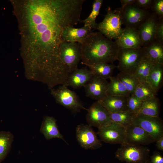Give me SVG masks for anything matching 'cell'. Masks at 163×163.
I'll return each instance as SVG.
<instances>
[{"label":"cell","instance_id":"obj_1","mask_svg":"<svg viewBox=\"0 0 163 163\" xmlns=\"http://www.w3.org/2000/svg\"><path fill=\"white\" fill-rule=\"evenodd\" d=\"M83 0L13 1L25 74L50 79L67 70L59 55L62 34L80 21Z\"/></svg>","mask_w":163,"mask_h":163},{"label":"cell","instance_id":"obj_2","mask_svg":"<svg viewBox=\"0 0 163 163\" xmlns=\"http://www.w3.org/2000/svg\"><path fill=\"white\" fill-rule=\"evenodd\" d=\"M82 64L85 66L111 63L117 60L120 48L115 41L100 32H92L81 43Z\"/></svg>","mask_w":163,"mask_h":163},{"label":"cell","instance_id":"obj_3","mask_svg":"<svg viewBox=\"0 0 163 163\" xmlns=\"http://www.w3.org/2000/svg\"><path fill=\"white\" fill-rule=\"evenodd\" d=\"M122 10L121 7L112 10L108 7L104 20L97 24L96 29L107 38L117 39L123 30Z\"/></svg>","mask_w":163,"mask_h":163},{"label":"cell","instance_id":"obj_4","mask_svg":"<svg viewBox=\"0 0 163 163\" xmlns=\"http://www.w3.org/2000/svg\"><path fill=\"white\" fill-rule=\"evenodd\" d=\"M150 149L144 145L124 142L115 153L119 160L126 163H150Z\"/></svg>","mask_w":163,"mask_h":163},{"label":"cell","instance_id":"obj_5","mask_svg":"<svg viewBox=\"0 0 163 163\" xmlns=\"http://www.w3.org/2000/svg\"><path fill=\"white\" fill-rule=\"evenodd\" d=\"M145 55L142 47L136 49H120L117 60V67L120 72L133 74Z\"/></svg>","mask_w":163,"mask_h":163},{"label":"cell","instance_id":"obj_6","mask_svg":"<svg viewBox=\"0 0 163 163\" xmlns=\"http://www.w3.org/2000/svg\"><path fill=\"white\" fill-rule=\"evenodd\" d=\"M50 89L56 102L72 112H77L82 110H87L76 94L66 86L61 85L56 89Z\"/></svg>","mask_w":163,"mask_h":163},{"label":"cell","instance_id":"obj_7","mask_svg":"<svg viewBox=\"0 0 163 163\" xmlns=\"http://www.w3.org/2000/svg\"><path fill=\"white\" fill-rule=\"evenodd\" d=\"M59 55L61 61L70 74L78 68L81 59L80 44L62 41L60 46Z\"/></svg>","mask_w":163,"mask_h":163},{"label":"cell","instance_id":"obj_8","mask_svg":"<svg viewBox=\"0 0 163 163\" xmlns=\"http://www.w3.org/2000/svg\"><path fill=\"white\" fill-rule=\"evenodd\" d=\"M133 123L142 128L156 141L163 136V123L159 117L139 113L134 116Z\"/></svg>","mask_w":163,"mask_h":163},{"label":"cell","instance_id":"obj_9","mask_svg":"<svg viewBox=\"0 0 163 163\" xmlns=\"http://www.w3.org/2000/svg\"><path fill=\"white\" fill-rule=\"evenodd\" d=\"M97 134L101 140L105 143L121 145L125 142L126 129L122 125L112 122L107 126L98 128Z\"/></svg>","mask_w":163,"mask_h":163},{"label":"cell","instance_id":"obj_10","mask_svg":"<svg viewBox=\"0 0 163 163\" xmlns=\"http://www.w3.org/2000/svg\"><path fill=\"white\" fill-rule=\"evenodd\" d=\"M77 140L80 146L86 149L95 150L102 146L97 134L89 125L81 124L78 125L76 130Z\"/></svg>","mask_w":163,"mask_h":163},{"label":"cell","instance_id":"obj_11","mask_svg":"<svg viewBox=\"0 0 163 163\" xmlns=\"http://www.w3.org/2000/svg\"><path fill=\"white\" fill-rule=\"evenodd\" d=\"M122 9L123 23L126 27L137 30L149 14L146 10L134 4L127 5Z\"/></svg>","mask_w":163,"mask_h":163},{"label":"cell","instance_id":"obj_12","mask_svg":"<svg viewBox=\"0 0 163 163\" xmlns=\"http://www.w3.org/2000/svg\"><path fill=\"white\" fill-rule=\"evenodd\" d=\"M86 121L89 126L99 128L107 126L111 121L109 112L97 101L87 109Z\"/></svg>","mask_w":163,"mask_h":163},{"label":"cell","instance_id":"obj_13","mask_svg":"<svg viewBox=\"0 0 163 163\" xmlns=\"http://www.w3.org/2000/svg\"><path fill=\"white\" fill-rule=\"evenodd\" d=\"M158 18L154 13L149 14L138 28L142 47L155 41V34Z\"/></svg>","mask_w":163,"mask_h":163},{"label":"cell","instance_id":"obj_14","mask_svg":"<svg viewBox=\"0 0 163 163\" xmlns=\"http://www.w3.org/2000/svg\"><path fill=\"white\" fill-rule=\"evenodd\" d=\"M126 129V136L125 142L145 145L156 141L155 139L143 129L133 123L127 126Z\"/></svg>","mask_w":163,"mask_h":163},{"label":"cell","instance_id":"obj_15","mask_svg":"<svg viewBox=\"0 0 163 163\" xmlns=\"http://www.w3.org/2000/svg\"><path fill=\"white\" fill-rule=\"evenodd\" d=\"M108 83L107 79L94 76L84 87L86 96L97 101L103 99L107 96Z\"/></svg>","mask_w":163,"mask_h":163},{"label":"cell","instance_id":"obj_16","mask_svg":"<svg viewBox=\"0 0 163 163\" xmlns=\"http://www.w3.org/2000/svg\"><path fill=\"white\" fill-rule=\"evenodd\" d=\"M120 49L138 48L142 47L138 30L127 27L115 40Z\"/></svg>","mask_w":163,"mask_h":163},{"label":"cell","instance_id":"obj_17","mask_svg":"<svg viewBox=\"0 0 163 163\" xmlns=\"http://www.w3.org/2000/svg\"><path fill=\"white\" fill-rule=\"evenodd\" d=\"M94 76L91 71L86 67L77 68L69 74L64 85L79 88L84 87Z\"/></svg>","mask_w":163,"mask_h":163},{"label":"cell","instance_id":"obj_18","mask_svg":"<svg viewBox=\"0 0 163 163\" xmlns=\"http://www.w3.org/2000/svg\"><path fill=\"white\" fill-rule=\"evenodd\" d=\"M92 32V29L88 26H84L79 28L68 27L63 30L62 38L63 41L81 43Z\"/></svg>","mask_w":163,"mask_h":163},{"label":"cell","instance_id":"obj_19","mask_svg":"<svg viewBox=\"0 0 163 163\" xmlns=\"http://www.w3.org/2000/svg\"><path fill=\"white\" fill-rule=\"evenodd\" d=\"M129 97L118 96H107L103 99L97 101L109 113H113L127 110V103Z\"/></svg>","mask_w":163,"mask_h":163},{"label":"cell","instance_id":"obj_20","mask_svg":"<svg viewBox=\"0 0 163 163\" xmlns=\"http://www.w3.org/2000/svg\"><path fill=\"white\" fill-rule=\"evenodd\" d=\"M40 131L47 140L58 138L63 140L66 143L58 129L56 120L52 117H44Z\"/></svg>","mask_w":163,"mask_h":163},{"label":"cell","instance_id":"obj_21","mask_svg":"<svg viewBox=\"0 0 163 163\" xmlns=\"http://www.w3.org/2000/svg\"><path fill=\"white\" fill-rule=\"evenodd\" d=\"M146 81L157 93L163 85V65L154 64Z\"/></svg>","mask_w":163,"mask_h":163},{"label":"cell","instance_id":"obj_22","mask_svg":"<svg viewBox=\"0 0 163 163\" xmlns=\"http://www.w3.org/2000/svg\"><path fill=\"white\" fill-rule=\"evenodd\" d=\"M142 47L145 55L154 64L158 63L163 65V44L155 41Z\"/></svg>","mask_w":163,"mask_h":163},{"label":"cell","instance_id":"obj_23","mask_svg":"<svg viewBox=\"0 0 163 163\" xmlns=\"http://www.w3.org/2000/svg\"><path fill=\"white\" fill-rule=\"evenodd\" d=\"M160 104L156 97L142 101L138 114L155 117H159L160 112Z\"/></svg>","mask_w":163,"mask_h":163},{"label":"cell","instance_id":"obj_24","mask_svg":"<svg viewBox=\"0 0 163 163\" xmlns=\"http://www.w3.org/2000/svg\"><path fill=\"white\" fill-rule=\"evenodd\" d=\"M88 67L94 76L107 79L112 76L113 71L117 66L113 63H100L86 66Z\"/></svg>","mask_w":163,"mask_h":163},{"label":"cell","instance_id":"obj_25","mask_svg":"<svg viewBox=\"0 0 163 163\" xmlns=\"http://www.w3.org/2000/svg\"><path fill=\"white\" fill-rule=\"evenodd\" d=\"M154 65L150 59L145 55L133 75L140 82L146 81Z\"/></svg>","mask_w":163,"mask_h":163},{"label":"cell","instance_id":"obj_26","mask_svg":"<svg viewBox=\"0 0 163 163\" xmlns=\"http://www.w3.org/2000/svg\"><path fill=\"white\" fill-rule=\"evenodd\" d=\"M107 91V96H118L129 97L130 96L126 88L116 77L109 78Z\"/></svg>","mask_w":163,"mask_h":163},{"label":"cell","instance_id":"obj_27","mask_svg":"<svg viewBox=\"0 0 163 163\" xmlns=\"http://www.w3.org/2000/svg\"><path fill=\"white\" fill-rule=\"evenodd\" d=\"M133 94L143 101L156 97V92L146 82H140L135 88Z\"/></svg>","mask_w":163,"mask_h":163},{"label":"cell","instance_id":"obj_28","mask_svg":"<svg viewBox=\"0 0 163 163\" xmlns=\"http://www.w3.org/2000/svg\"><path fill=\"white\" fill-rule=\"evenodd\" d=\"M14 136L9 132L0 131V163L9 153L13 140Z\"/></svg>","mask_w":163,"mask_h":163},{"label":"cell","instance_id":"obj_29","mask_svg":"<svg viewBox=\"0 0 163 163\" xmlns=\"http://www.w3.org/2000/svg\"><path fill=\"white\" fill-rule=\"evenodd\" d=\"M103 2V0L93 1L92 10L89 15L85 19L80 21L81 22L84 23V26H88L91 29H96L97 24L96 22V19L99 14Z\"/></svg>","mask_w":163,"mask_h":163},{"label":"cell","instance_id":"obj_30","mask_svg":"<svg viewBox=\"0 0 163 163\" xmlns=\"http://www.w3.org/2000/svg\"><path fill=\"white\" fill-rule=\"evenodd\" d=\"M109 113L112 122L120 124L126 128L133 123L134 116L127 110Z\"/></svg>","mask_w":163,"mask_h":163},{"label":"cell","instance_id":"obj_31","mask_svg":"<svg viewBox=\"0 0 163 163\" xmlns=\"http://www.w3.org/2000/svg\"><path fill=\"white\" fill-rule=\"evenodd\" d=\"M116 77L124 85L130 95L140 83L133 74L120 72Z\"/></svg>","mask_w":163,"mask_h":163},{"label":"cell","instance_id":"obj_32","mask_svg":"<svg viewBox=\"0 0 163 163\" xmlns=\"http://www.w3.org/2000/svg\"><path fill=\"white\" fill-rule=\"evenodd\" d=\"M142 101L133 94L129 97L127 103V110L134 116L137 114L140 109Z\"/></svg>","mask_w":163,"mask_h":163},{"label":"cell","instance_id":"obj_33","mask_svg":"<svg viewBox=\"0 0 163 163\" xmlns=\"http://www.w3.org/2000/svg\"><path fill=\"white\" fill-rule=\"evenodd\" d=\"M154 13L159 19L163 18V0H153L151 6Z\"/></svg>","mask_w":163,"mask_h":163},{"label":"cell","instance_id":"obj_34","mask_svg":"<svg viewBox=\"0 0 163 163\" xmlns=\"http://www.w3.org/2000/svg\"><path fill=\"white\" fill-rule=\"evenodd\" d=\"M155 41L163 43V18H158L155 34Z\"/></svg>","mask_w":163,"mask_h":163},{"label":"cell","instance_id":"obj_35","mask_svg":"<svg viewBox=\"0 0 163 163\" xmlns=\"http://www.w3.org/2000/svg\"><path fill=\"white\" fill-rule=\"evenodd\" d=\"M153 1L152 0H136L134 5L140 8L146 10L151 7Z\"/></svg>","mask_w":163,"mask_h":163},{"label":"cell","instance_id":"obj_36","mask_svg":"<svg viewBox=\"0 0 163 163\" xmlns=\"http://www.w3.org/2000/svg\"><path fill=\"white\" fill-rule=\"evenodd\" d=\"M150 163H163V157L159 152L154 151L150 157Z\"/></svg>","mask_w":163,"mask_h":163},{"label":"cell","instance_id":"obj_37","mask_svg":"<svg viewBox=\"0 0 163 163\" xmlns=\"http://www.w3.org/2000/svg\"><path fill=\"white\" fill-rule=\"evenodd\" d=\"M157 149L159 150H163V136L157 139L155 142Z\"/></svg>","mask_w":163,"mask_h":163},{"label":"cell","instance_id":"obj_38","mask_svg":"<svg viewBox=\"0 0 163 163\" xmlns=\"http://www.w3.org/2000/svg\"><path fill=\"white\" fill-rule=\"evenodd\" d=\"M122 8L129 5L134 4L136 0H121L120 1Z\"/></svg>","mask_w":163,"mask_h":163},{"label":"cell","instance_id":"obj_39","mask_svg":"<svg viewBox=\"0 0 163 163\" xmlns=\"http://www.w3.org/2000/svg\"><path fill=\"white\" fill-rule=\"evenodd\" d=\"M97 163H100V162H97Z\"/></svg>","mask_w":163,"mask_h":163}]
</instances>
